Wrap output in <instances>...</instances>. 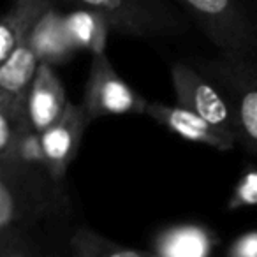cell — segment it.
I'll return each instance as SVG.
<instances>
[{
  "instance_id": "13",
  "label": "cell",
  "mask_w": 257,
  "mask_h": 257,
  "mask_svg": "<svg viewBox=\"0 0 257 257\" xmlns=\"http://www.w3.org/2000/svg\"><path fill=\"white\" fill-rule=\"evenodd\" d=\"M64 23L69 39L78 51H90L92 55L106 51L113 29L100 13L90 8H71V11L64 13Z\"/></svg>"
},
{
  "instance_id": "8",
  "label": "cell",
  "mask_w": 257,
  "mask_h": 257,
  "mask_svg": "<svg viewBox=\"0 0 257 257\" xmlns=\"http://www.w3.org/2000/svg\"><path fill=\"white\" fill-rule=\"evenodd\" d=\"M145 114L150 116L154 121L168 128L169 133L183 138L187 141H192L197 145L215 148L218 152H227L238 145L232 134H227L203 116L190 111L189 107L182 104H166L161 100H148Z\"/></svg>"
},
{
  "instance_id": "4",
  "label": "cell",
  "mask_w": 257,
  "mask_h": 257,
  "mask_svg": "<svg viewBox=\"0 0 257 257\" xmlns=\"http://www.w3.org/2000/svg\"><path fill=\"white\" fill-rule=\"evenodd\" d=\"M192 64L224 92L238 120L239 143L257 155V60L218 53Z\"/></svg>"
},
{
  "instance_id": "2",
  "label": "cell",
  "mask_w": 257,
  "mask_h": 257,
  "mask_svg": "<svg viewBox=\"0 0 257 257\" xmlns=\"http://www.w3.org/2000/svg\"><path fill=\"white\" fill-rule=\"evenodd\" d=\"M218 53L257 60V20L246 0H175Z\"/></svg>"
},
{
  "instance_id": "19",
  "label": "cell",
  "mask_w": 257,
  "mask_h": 257,
  "mask_svg": "<svg viewBox=\"0 0 257 257\" xmlns=\"http://www.w3.org/2000/svg\"><path fill=\"white\" fill-rule=\"evenodd\" d=\"M0 257H43L32 243L11 234H0Z\"/></svg>"
},
{
  "instance_id": "6",
  "label": "cell",
  "mask_w": 257,
  "mask_h": 257,
  "mask_svg": "<svg viewBox=\"0 0 257 257\" xmlns=\"http://www.w3.org/2000/svg\"><path fill=\"white\" fill-rule=\"evenodd\" d=\"M81 104L93 121L104 116L145 114L148 100L118 74L104 51L93 55Z\"/></svg>"
},
{
  "instance_id": "18",
  "label": "cell",
  "mask_w": 257,
  "mask_h": 257,
  "mask_svg": "<svg viewBox=\"0 0 257 257\" xmlns=\"http://www.w3.org/2000/svg\"><path fill=\"white\" fill-rule=\"evenodd\" d=\"M250 206H257V168H248L243 171L227 201L229 211Z\"/></svg>"
},
{
  "instance_id": "3",
  "label": "cell",
  "mask_w": 257,
  "mask_h": 257,
  "mask_svg": "<svg viewBox=\"0 0 257 257\" xmlns=\"http://www.w3.org/2000/svg\"><path fill=\"white\" fill-rule=\"evenodd\" d=\"M71 8H90L109 22L113 32L141 39H166L189 30L185 13L171 0H57Z\"/></svg>"
},
{
  "instance_id": "17",
  "label": "cell",
  "mask_w": 257,
  "mask_h": 257,
  "mask_svg": "<svg viewBox=\"0 0 257 257\" xmlns=\"http://www.w3.org/2000/svg\"><path fill=\"white\" fill-rule=\"evenodd\" d=\"M15 162L30 168H46V157H44L43 143H41V133L36 128H25L13 145L11 152L6 155Z\"/></svg>"
},
{
  "instance_id": "9",
  "label": "cell",
  "mask_w": 257,
  "mask_h": 257,
  "mask_svg": "<svg viewBox=\"0 0 257 257\" xmlns=\"http://www.w3.org/2000/svg\"><path fill=\"white\" fill-rule=\"evenodd\" d=\"M217 232L199 222H178L157 231L152 238L154 257H208L218 246Z\"/></svg>"
},
{
  "instance_id": "1",
  "label": "cell",
  "mask_w": 257,
  "mask_h": 257,
  "mask_svg": "<svg viewBox=\"0 0 257 257\" xmlns=\"http://www.w3.org/2000/svg\"><path fill=\"white\" fill-rule=\"evenodd\" d=\"M72 201L65 180L46 168H30L8 157L0 159V234L32 243L41 255L60 253L53 239L64 234Z\"/></svg>"
},
{
  "instance_id": "14",
  "label": "cell",
  "mask_w": 257,
  "mask_h": 257,
  "mask_svg": "<svg viewBox=\"0 0 257 257\" xmlns=\"http://www.w3.org/2000/svg\"><path fill=\"white\" fill-rule=\"evenodd\" d=\"M65 252L74 257H154L150 250L114 241L90 225H79L72 229L67 238Z\"/></svg>"
},
{
  "instance_id": "11",
  "label": "cell",
  "mask_w": 257,
  "mask_h": 257,
  "mask_svg": "<svg viewBox=\"0 0 257 257\" xmlns=\"http://www.w3.org/2000/svg\"><path fill=\"white\" fill-rule=\"evenodd\" d=\"M27 41L41 64H50L53 67L67 64L78 53L67 36L64 13L58 8V2H53L41 15V18L27 36Z\"/></svg>"
},
{
  "instance_id": "15",
  "label": "cell",
  "mask_w": 257,
  "mask_h": 257,
  "mask_svg": "<svg viewBox=\"0 0 257 257\" xmlns=\"http://www.w3.org/2000/svg\"><path fill=\"white\" fill-rule=\"evenodd\" d=\"M39 65V58L25 39L0 64V90L25 95Z\"/></svg>"
},
{
  "instance_id": "5",
  "label": "cell",
  "mask_w": 257,
  "mask_h": 257,
  "mask_svg": "<svg viewBox=\"0 0 257 257\" xmlns=\"http://www.w3.org/2000/svg\"><path fill=\"white\" fill-rule=\"evenodd\" d=\"M171 81L176 102L189 107L224 133L232 134L239 143V127L234 111L224 92L206 74L192 62L178 60L171 65Z\"/></svg>"
},
{
  "instance_id": "7",
  "label": "cell",
  "mask_w": 257,
  "mask_h": 257,
  "mask_svg": "<svg viewBox=\"0 0 257 257\" xmlns=\"http://www.w3.org/2000/svg\"><path fill=\"white\" fill-rule=\"evenodd\" d=\"M90 123L83 104L69 100L64 113L41 133L46 169L58 180H65L69 166L76 159L79 145Z\"/></svg>"
},
{
  "instance_id": "10",
  "label": "cell",
  "mask_w": 257,
  "mask_h": 257,
  "mask_svg": "<svg viewBox=\"0 0 257 257\" xmlns=\"http://www.w3.org/2000/svg\"><path fill=\"white\" fill-rule=\"evenodd\" d=\"M67 95L60 78L50 64H41L25 95L27 116L37 133L48 128L67 106Z\"/></svg>"
},
{
  "instance_id": "12",
  "label": "cell",
  "mask_w": 257,
  "mask_h": 257,
  "mask_svg": "<svg viewBox=\"0 0 257 257\" xmlns=\"http://www.w3.org/2000/svg\"><path fill=\"white\" fill-rule=\"evenodd\" d=\"M57 0H13L0 15V64L27 39L32 27Z\"/></svg>"
},
{
  "instance_id": "16",
  "label": "cell",
  "mask_w": 257,
  "mask_h": 257,
  "mask_svg": "<svg viewBox=\"0 0 257 257\" xmlns=\"http://www.w3.org/2000/svg\"><path fill=\"white\" fill-rule=\"evenodd\" d=\"M25 95L0 90V159L11 152L16 138L30 127Z\"/></svg>"
},
{
  "instance_id": "20",
  "label": "cell",
  "mask_w": 257,
  "mask_h": 257,
  "mask_svg": "<svg viewBox=\"0 0 257 257\" xmlns=\"http://www.w3.org/2000/svg\"><path fill=\"white\" fill-rule=\"evenodd\" d=\"M229 257H257V231L239 234L229 243L225 250Z\"/></svg>"
}]
</instances>
